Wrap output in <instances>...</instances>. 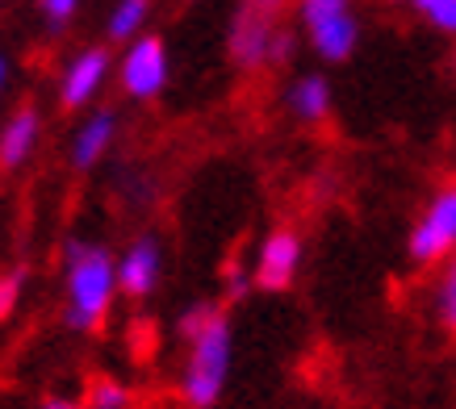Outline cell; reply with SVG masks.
Here are the masks:
<instances>
[{
  "label": "cell",
  "mask_w": 456,
  "mask_h": 409,
  "mask_svg": "<svg viewBox=\"0 0 456 409\" xmlns=\"http://www.w3.org/2000/svg\"><path fill=\"white\" fill-rule=\"evenodd\" d=\"M130 401H134V393H130L122 381H113V376H97V381L88 384L84 409H130Z\"/></svg>",
  "instance_id": "15"
},
{
  "label": "cell",
  "mask_w": 456,
  "mask_h": 409,
  "mask_svg": "<svg viewBox=\"0 0 456 409\" xmlns=\"http://www.w3.org/2000/svg\"><path fill=\"white\" fill-rule=\"evenodd\" d=\"M63 293H68V309L63 322L80 334H97L118 297V272H113V255L101 243L88 238H68L63 246Z\"/></svg>",
  "instance_id": "1"
},
{
  "label": "cell",
  "mask_w": 456,
  "mask_h": 409,
  "mask_svg": "<svg viewBox=\"0 0 456 409\" xmlns=\"http://www.w3.org/2000/svg\"><path fill=\"white\" fill-rule=\"evenodd\" d=\"M285 4L289 0H239L231 17V63L239 71L285 68L293 59V34L285 26Z\"/></svg>",
  "instance_id": "2"
},
{
  "label": "cell",
  "mask_w": 456,
  "mask_h": 409,
  "mask_svg": "<svg viewBox=\"0 0 456 409\" xmlns=\"http://www.w3.org/2000/svg\"><path fill=\"white\" fill-rule=\"evenodd\" d=\"M218 309H222V301H197V305H189V309H184V314L176 317V334H180L184 342H189V339L197 334V330L206 326L209 317L218 314Z\"/></svg>",
  "instance_id": "17"
},
{
  "label": "cell",
  "mask_w": 456,
  "mask_h": 409,
  "mask_svg": "<svg viewBox=\"0 0 456 409\" xmlns=\"http://www.w3.org/2000/svg\"><path fill=\"white\" fill-rule=\"evenodd\" d=\"M113 272H118V293L122 297L147 301L159 288V276H164V246H159V238L155 234H139L113 260Z\"/></svg>",
  "instance_id": "8"
},
{
  "label": "cell",
  "mask_w": 456,
  "mask_h": 409,
  "mask_svg": "<svg viewBox=\"0 0 456 409\" xmlns=\"http://www.w3.org/2000/svg\"><path fill=\"white\" fill-rule=\"evenodd\" d=\"M222 293H226V305H235L251 293V268L243 263H226V280H222Z\"/></svg>",
  "instance_id": "19"
},
{
  "label": "cell",
  "mask_w": 456,
  "mask_h": 409,
  "mask_svg": "<svg viewBox=\"0 0 456 409\" xmlns=\"http://www.w3.org/2000/svg\"><path fill=\"white\" fill-rule=\"evenodd\" d=\"M4 80H9V63H4V55H0V92H4Z\"/></svg>",
  "instance_id": "22"
},
{
  "label": "cell",
  "mask_w": 456,
  "mask_h": 409,
  "mask_svg": "<svg viewBox=\"0 0 456 409\" xmlns=\"http://www.w3.org/2000/svg\"><path fill=\"white\" fill-rule=\"evenodd\" d=\"M167 76H172V63H167V46L159 34H139L130 38L122 63H118V80H122V92L130 100H155L164 96Z\"/></svg>",
  "instance_id": "6"
},
{
  "label": "cell",
  "mask_w": 456,
  "mask_h": 409,
  "mask_svg": "<svg viewBox=\"0 0 456 409\" xmlns=\"http://www.w3.org/2000/svg\"><path fill=\"white\" fill-rule=\"evenodd\" d=\"M42 4V17H46V26L51 29H63L76 17V9H80V0H38Z\"/></svg>",
  "instance_id": "20"
},
{
  "label": "cell",
  "mask_w": 456,
  "mask_h": 409,
  "mask_svg": "<svg viewBox=\"0 0 456 409\" xmlns=\"http://www.w3.org/2000/svg\"><path fill=\"white\" fill-rule=\"evenodd\" d=\"M305 243L302 234L289 230V226H277L268 230L256 246V263H251V288L260 293H285V288L297 280V268H302Z\"/></svg>",
  "instance_id": "7"
},
{
  "label": "cell",
  "mask_w": 456,
  "mask_h": 409,
  "mask_svg": "<svg viewBox=\"0 0 456 409\" xmlns=\"http://www.w3.org/2000/svg\"><path fill=\"white\" fill-rule=\"evenodd\" d=\"M231 359H235V326L222 305L206 326L189 339L184 368H180V397L189 409H214L231 381Z\"/></svg>",
  "instance_id": "3"
},
{
  "label": "cell",
  "mask_w": 456,
  "mask_h": 409,
  "mask_svg": "<svg viewBox=\"0 0 456 409\" xmlns=\"http://www.w3.org/2000/svg\"><path fill=\"white\" fill-rule=\"evenodd\" d=\"M428 26H436L440 34H452L456 38V0H406Z\"/></svg>",
  "instance_id": "16"
},
{
  "label": "cell",
  "mask_w": 456,
  "mask_h": 409,
  "mask_svg": "<svg viewBox=\"0 0 456 409\" xmlns=\"http://www.w3.org/2000/svg\"><path fill=\"white\" fill-rule=\"evenodd\" d=\"M411 260L419 268H436L444 263L448 255H456V180H448L444 188H436V196L428 201L423 218L415 221L411 230Z\"/></svg>",
  "instance_id": "5"
},
{
  "label": "cell",
  "mask_w": 456,
  "mask_h": 409,
  "mask_svg": "<svg viewBox=\"0 0 456 409\" xmlns=\"http://www.w3.org/2000/svg\"><path fill=\"white\" fill-rule=\"evenodd\" d=\"M38 409H84V401H76V397H46Z\"/></svg>",
  "instance_id": "21"
},
{
  "label": "cell",
  "mask_w": 456,
  "mask_h": 409,
  "mask_svg": "<svg viewBox=\"0 0 456 409\" xmlns=\"http://www.w3.org/2000/svg\"><path fill=\"white\" fill-rule=\"evenodd\" d=\"M42 138V113L34 105L9 113V122L0 125V172H17L29 164V155L38 150Z\"/></svg>",
  "instance_id": "11"
},
{
  "label": "cell",
  "mask_w": 456,
  "mask_h": 409,
  "mask_svg": "<svg viewBox=\"0 0 456 409\" xmlns=\"http://www.w3.org/2000/svg\"><path fill=\"white\" fill-rule=\"evenodd\" d=\"M297 17L305 26L310 51L327 63L352 59L360 42V21L352 13V0H297Z\"/></svg>",
  "instance_id": "4"
},
{
  "label": "cell",
  "mask_w": 456,
  "mask_h": 409,
  "mask_svg": "<svg viewBox=\"0 0 456 409\" xmlns=\"http://www.w3.org/2000/svg\"><path fill=\"white\" fill-rule=\"evenodd\" d=\"M285 109L302 125H322L331 117V84L318 71H305L285 88Z\"/></svg>",
  "instance_id": "12"
},
{
  "label": "cell",
  "mask_w": 456,
  "mask_h": 409,
  "mask_svg": "<svg viewBox=\"0 0 456 409\" xmlns=\"http://www.w3.org/2000/svg\"><path fill=\"white\" fill-rule=\"evenodd\" d=\"M436 317L448 334H456V255L444 260V272L436 280Z\"/></svg>",
  "instance_id": "14"
},
{
  "label": "cell",
  "mask_w": 456,
  "mask_h": 409,
  "mask_svg": "<svg viewBox=\"0 0 456 409\" xmlns=\"http://www.w3.org/2000/svg\"><path fill=\"white\" fill-rule=\"evenodd\" d=\"M21 288H26V272L13 268V272L0 276V322L17 309V301H21Z\"/></svg>",
  "instance_id": "18"
},
{
  "label": "cell",
  "mask_w": 456,
  "mask_h": 409,
  "mask_svg": "<svg viewBox=\"0 0 456 409\" xmlns=\"http://www.w3.org/2000/svg\"><path fill=\"white\" fill-rule=\"evenodd\" d=\"M110 71H113V59L105 46H84L80 55L63 68V76H59V105L63 109H88L97 100V92L105 88Z\"/></svg>",
  "instance_id": "9"
},
{
  "label": "cell",
  "mask_w": 456,
  "mask_h": 409,
  "mask_svg": "<svg viewBox=\"0 0 456 409\" xmlns=\"http://www.w3.org/2000/svg\"><path fill=\"white\" fill-rule=\"evenodd\" d=\"M118 125H122V117L113 109L88 113L84 125L76 130V138H71V167H76V172H93L113 150V142H118Z\"/></svg>",
  "instance_id": "10"
},
{
  "label": "cell",
  "mask_w": 456,
  "mask_h": 409,
  "mask_svg": "<svg viewBox=\"0 0 456 409\" xmlns=\"http://www.w3.org/2000/svg\"><path fill=\"white\" fill-rule=\"evenodd\" d=\"M147 17H151V0H118V9L110 13V42H130L139 38L142 26H147Z\"/></svg>",
  "instance_id": "13"
}]
</instances>
